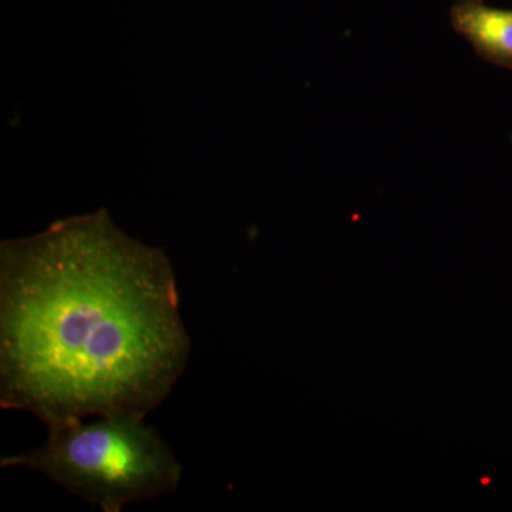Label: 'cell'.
I'll use <instances>...</instances> for the list:
<instances>
[{
  "label": "cell",
  "instance_id": "obj_3",
  "mask_svg": "<svg viewBox=\"0 0 512 512\" xmlns=\"http://www.w3.org/2000/svg\"><path fill=\"white\" fill-rule=\"evenodd\" d=\"M451 23L481 59L512 70V10L466 0L451 10Z\"/></svg>",
  "mask_w": 512,
  "mask_h": 512
},
{
  "label": "cell",
  "instance_id": "obj_4",
  "mask_svg": "<svg viewBox=\"0 0 512 512\" xmlns=\"http://www.w3.org/2000/svg\"><path fill=\"white\" fill-rule=\"evenodd\" d=\"M473 2H483V0H473Z\"/></svg>",
  "mask_w": 512,
  "mask_h": 512
},
{
  "label": "cell",
  "instance_id": "obj_2",
  "mask_svg": "<svg viewBox=\"0 0 512 512\" xmlns=\"http://www.w3.org/2000/svg\"><path fill=\"white\" fill-rule=\"evenodd\" d=\"M146 417L131 413L60 421L47 440L28 453L3 457L2 468L25 467L100 508L121 512L127 504L173 493L183 468Z\"/></svg>",
  "mask_w": 512,
  "mask_h": 512
},
{
  "label": "cell",
  "instance_id": "obj_1",
  "mask_svg": "<svg viewBox=\"0 0 512 512\" xmlns=\"http://www.w3.org/2000/svg\"><path fill=\"white\" fill-rule=\"evenodd\" d=\"M191 339L163 249L109 212L0 244V406L60 421L146 417L184 375Z\"/></svg>",
  "mask_w": 512,
  "mask_h": 512
}]
</instances>
